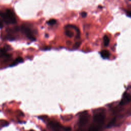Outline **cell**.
I'll return each instance as SVG.
<instances>
[{
  "mask_svg": "<svg viewBox=\"0 0 131 131\" xmlns=\"http://www.w3.org/2000/svg\"><path fill=\"white\" fill-rule=\"evenodd\" d=\"M80 45H81V41H77V42H76L75 43V44L74 45L73 47H74V48H75V49H77V48H78L79 47V46H80Z\"/></svg>",
  "mask_w": 131,
  "mask_h": 131,
  "instance_id": "5bb4252c",
  "label": "cell"
},
{
  "mask_svg": "<svg viewBox=\"0 0 131 131\" xmlns=\"http://www.w3.org/2000/svg\"><path fill=\"white\" fill-rule=\"evenodd\" d=\"M81 15L82 17L84 18V17H86V15H87V13H86V12H81Z\"/></svg>",
  "mask_w": 131,
  "mask_h": 131,
  "instance_id": "9a60e30c",
  "label": "cell"
},
{
  "mask_svg": "<svg viewBox=\"0 0 131 131\" xmlns=\"http://www.w3.org/2000/svg\"><path fill=\"white\" fill-rule=\"evenodd\" d=\"M105 115L103 112H99L96 114L94 117V122L101 125L104 121Z\"/></svg>",
  "mask_w": 131,
  "mask_h": 131,
  "instance_id": "3957f363",
  "label": "cell"
},
{
  "mask_svg": "<svg viewBox=\"0 0 131 131\" xmlns=\"http://www.w3.org/2000/svg\"><path fill=\"white\" fill-rule=\"evenodd\" d=\"M126 15H127L128 16L131 17V11H129V10L127 11H126Z\"/></svg>",
  "mask_w": 131,
  "mask_h": 131,
  "instance_id": "2e32d148",
  "label": "cell"
},
{
  "mask_svg": "<svg viewBox=\"0 0 131 131\" xmlns=\"http://www.w3.org/2000/svg\"><path fill=\"white\" fill-rule=\"evenodd\" d=\"M0 20L8 24H14L16 23L15 13L11 9H7L5 12L0 11Z\"/></svg>",
  "mask_w": 131,
  "mask_h": 131,
  "instance_id": "6da1fadb",
  "label": "cell"
},
{
  "mask_svg": "<svg viewBox=\"0 0 131 131\" xmlns=\"http://www.w3.org/2000/svg\"><path fill=\"white\" fill-rule=\"evenodd\" d=\"M100 55L103 59H108L110 57V52L107 50H102L100 52Z\"/></svg>",
  "mask_w": 131,
  "mask_h": 131,
  "instance_id": "ba28073f",
  "label": "cell"
},
{
  "mask_svg": "<svg viewBox=\"0 0 131 131\" xmlns=\"http://www.w3.org/2000/svg\"><path fill=\"white\" fill-rule=\"evenodd\" d=\"M65 34H66L67 36H68V37H69L70 38H71V37H72L74 36V32H73V31H71L70 30H69V29H67L66 30Z\"/></svg>",
  "mask_w": 131,
  "mask_h": 131,
  "instance_id": "8fae6325",
  "label": "cell"
},
{
  "mask_svg": "<svg viewBox=\"0 0 131 131\" xmlns=\"http://www.w3.org/2000/svg\"><path fill=\"white\" fill-rule=\"evenodd\" d=\"M89 120V115L86 112H83L81 114L79 120V125L81 127L82 126L85 125Z\"/></svg>",
  "mask_w": 131,
  "mask_h": 131,
  "instance_id": "277c9868",
  "label": "cell"
},
{
  "mask_svg": "<svg viewBox=\"0 0 131 131\" xmlns=\"http://www.w3.org/2000/svg\"><path fill=\"white\" fill-rule=\"evenodd\" d=\"M7 49L6 47H4L0 49V57L1 58L7 59L11 57V55L7 52Z\"/></svg>",
  "mask_w": 131,
  "mask_h": 131,
  "instance_id": "52a82bcc",
  "label": "cell"
},
{
  "mask_svg": "<svg viewBox=\"0 0 131 131\" xmlns=\"http://www.w3.org/2000/svg\"><path fill=\"white\" fill-rule=\"evenodd\" d=\"M49 125L50 126V127L51 128H52L53 129L57 131V130H59L61 129H65L67 131H68V128H64L63 126H62L60 124H59L57 122H53V121H51L49 123Z\"/></svg>",
  "mask_w": 131,
  "mask_h": 131,
  "instance_id": "8992f818",
  "label": "cell"
},
{
  "mask_svg": "<svg viewBox=\"0 0 131 131\" xmlns=\"http://www.w3.org/2000/svg\"><path fill=\"white\" fill-rule=\"evenodd\" d=\"M130 100H131V95L129 93L127 92H125L123 94L122 99L120 102V104L121 105L126 104L129 102H130Z\"/></svg>",
  "mask_w": 131,
  "mask_h": 131,
  "instance_id": "5b68a950",
  "label": "cell"
},
{
  "mask_svg": "<svg viewBox=\"0 0 131 131\" xmlns=\"http://www.w3.org/2000/svg\"><path fill=\"white\" fill-rule=\"evenodd\" d=\"M20 30H21L22 33H24L27 37L28 39L32 41L35 40L36 38L32 32V30L28 26L25 24L22 25L20 28Z\"/></svg>",
  "mask_w": 131,
  "mask_h": 131,
  "instance_id": "7a4b0ae2",
  "label": "cell"
},
{
  "mask_svg": "<svg viewBox=\"0 0 131 131\" xmlns=\"http://www.w3.org/2000/svg\"><path fill=\"white\" fill-rule=\"evenodd\" d=\"M103 43H104V45L105 47L108 46L109 45L110 41V40L109 37H108L107 35H104V36H103Z\"/></svg>",
  "mask_w": 131,
  "mask_h": 131,
  "instance_id": "30bf717a",
  "label": "cell"
},
{
  "mask_svg": "<svg viewBox=\"0 0 131 131\" xmlns=\"http://www.w3.org/2000/svg\"><path fill=\"white\" fill-rule=\"evenodd\" d=\"M22 62H23V59L21 57H18L16 58L11 63V64L10 65V67H13V66H15L16 65H17L19 63H21Z\"/></svg>",
  "mask_w": 131,
  "mask_h": 131,
  "instance_id": "9c48e42d",
  "label": "cell"
},
{
  "mask_svg": "<svg viewBox=\"0 0 131 131\" xmlns=\"http://www.w3.org/2000/svg\"><path fill=\"white\" fill-rule=\"evenodd\" d=\"M56 20L55 19H51L47 21V24L50 26H53L56 23Z\"/></svg>",
  "mask_w": 131,
  "mask_h": 131,
  "instance_id": "4fadbf2b",
  "label": "cell"
},
{
  "mask_svg": "<svg viewBox=\"0 0 131 131\" xmlns=\"http://www.w3.org/2000/svg\"><path fill=\"white\" fill-rule=\"evenodd\" d=\"M3 21H2L1 20H0V28H3Z\"/></svg>",
  "mask_w": 131,
  "mask_h": 131,
  "instance_id": "e0dca14e",
  "label": "cell"
},
{
  "mask_svg": "<svg viewBox=\"0 0 131 131\" xmlns=\"http://www.w3.org/2000/svg\"><path fill=\"white\" fill-rule=\"evenodd\" d=\"M7 38L8 39V40H13L15 39V37L14 36V35L12 34V32L10 33H8L7 35Z\"/></svg>",
  "mask_w": 131,
  "mask_h": 131,
  "instance_id": "7c38bea8",
  "label": "cell"
}]
</instances>
